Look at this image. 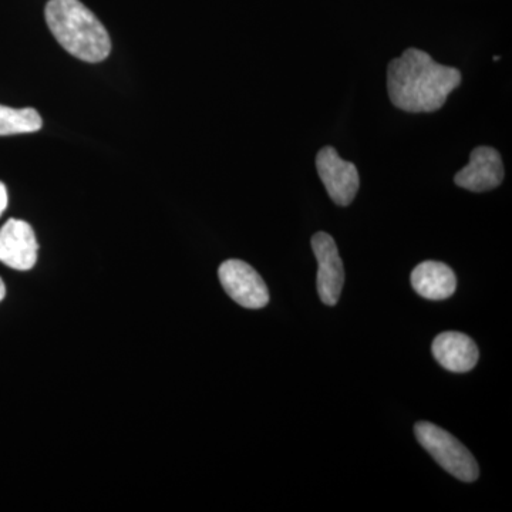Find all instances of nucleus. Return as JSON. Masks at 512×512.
I'll use <instances>...</instances> for the list:
<instances>
[{"instance_id":"4","label":"nucleus","mask_w":512,"mask_h":512,"mask_svg":"<svg viewBox=\"0 0 512 512\" xmlns=\"http://www.w3.org/2000/svg\"><path fill=\"white\" fill-rule=\"evenodd\" d=\"M218 276L222 288L238 305L247 309H261L268 305V286L247 262L228 259L218 269Z\"/></svg>"},{"instance_id":"2","label":"nucleus","mask_w":512,"mask_h":512,"mask_svg":"<svg viewBox=\"0 0 512 512\" xmlns=\"http://www.w3.org/2000/svg\"><path fill=\"white\" fill-rule=\"evenodd\" d=\"M45 18L52 35L70 55L87 63H100L110 56L109 32L80 0H49Z\"/></svg>"},{"instance_id":"6","label":"nucleus","mask_w":512,"mask_h":512,"mask_svg":"<svg viewBox=\"0 0 512 512\" xmlns=\"http://www.w3.org/2000/svg\"><path fill=\"white\" fill-rule=\"evenodd\" d=\"M312 249L318 261L316 285L320 301L325 305L335 306L345 284V269L335 239L326 232H318L312 237Z\"/></svg>"},{"instance_id":"3","label":"nucleus","mask_w":512,"mask_h":512,"mask_svg":"<svg viewBox=\"0 0 512 512\" xmlns=\"http://www.w3.org/2000/svg\"><path fill=\"white\" fill-rule=\"evenodd\" d=\"M414 434L421 447L451 476L464 483L477 480L480 470L476 458L448 431L440 429L436 424L420 421L414 426Z\"/></svg>"},{"instance_id":"13","label":"nucleus","mask_w":512,"mask_h":512,"mask_svg":"<svg viewBox=\"0 0 512 512\" xmlns=\"http://www.w3.org/2000/svg\"><path fill=\"white\" fill-rule=\"evenodd\" d=\"M6 296V286L3 284L2 278H0V302L5 299Z\"/></svg>"},{"instance_id":"12","label":"nucleus","mask_w":512,"mask_h":512,"mask_svg":"<svg viewBox=\"0 0 512 512\" xmlns=\"http://www.w3.org/2000/svg\"><path fill=\"white\" fill-rule=\"evenodd\" d=\"M8 190H6V185L0 181V217H2L3 212L8 208Z\"/></svg>"},{"instance_id":"7","label":"nucleus","mask_w":512,"mask_h":512,"mask_svg":"<svg viewBox=\"0 0 512 512\" xmlns=\"http://www.w3.org/2000/svg\"><path fill=\"white\" fill-rule=\"evenodd\" d=\"M39 244L32 225L22 220L6 221L0 228V262L16 271H29L37 262Z\"/></svg>"},{"instance_id":"1","label":"nucleus","mask_w":512,"mask_h":512,"mask_svg":"<svg viewBox=\"0 0 512 512\" xmlns=\"http://www.w3.org/2000/svg\"><path fill=\"white\" fill-rule=\"evenodd\" d=\"M460 84V70L434 62L429 53L419 49H407L387 69L390 100L407 113L440 110Z\"/></svg>"},{"instance_id":"10","label":"nucleus","mask_w":512,"mask_h":512,"mask_svg":"<svg viewBox=\"0 0 512 512\" xmlns=\"http://www.w3.org/2000/svg\"><path fill=\"white\" fill-rule=\"evenodd\" d=\"M412 285L424 299L444 301L456 292L457 278L453 269L443 262L426 261L413 269Z\"/></svg>"},{"instance_id":"11","label":"nucleus","mask_w":512,"mask_h":512,"mask_svg":"<svg viewBox=\"0 0 512 512\" xmlns=\"http://www.w3.org/2000/svg\"><path fill=\"white\" fill-rule=\"evenodd\" d=\"M42 126V117L32 107L12 109L0 104V137L36 133Z\"/></svg>"},{"instance_id":"8","label":"nucleus","mask_w":512,"mask_h":512,"mask_svg":"<svg viewBox=\"0 0 512 512\" xmlns=\"http://www.w3.org/2000/svg\"><path fill=\"white\" fill-rule=\"evenodd\" d=\"M503 180V158L491 147L474 148L470 154V163L454 177L458 187L473 192L494 190Z\"/></svg>"},{"instance_id":"14","label":"nucleus","mask_w":512,"mask_h":512,"mask_svg":"<svg viewBox=\"0 0 512 512\" xmlns=\"http://www.w3.org/2000/svg\"><path fill=\"white\" fill-rule=\"evenodd\" d=\"M501 57L500 56H494V62H500Z\"/></svg>"},{"instance_id":"9","label":"nucleus","mask_w":512,"mask_h":512,"mask_svg":"<svg viewBox=\"0 0 512 512\" xmlns=\"http://www.w3.org/2000/svg\"><path fill=\"white\" fill-rule=\"evenodd\" d=\"M431 352L444 369L453 373L470 372L476 367L480 356L476 342L458 332L441 333L434 339Z\"/></svg>"},{"instance_id":"5","label":"nucleus","mask_w":512,"mask_h":512,"mask_svg":"<svg viewBox=\"0 0 512 512\" xmlns=\"http://www.w3.org/2000/svg\"><path fill=\"white\" fill-rule=\"evenodd\" d=\"M316 170L329 197L339 207H348L360 187L356 165L343 160L333 147H323L316 156Z\"/></svg>"}]
</instances>
